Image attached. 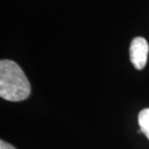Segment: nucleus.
Returning a JSON list of instances; mask_svg holds the SVG:
<instances>
[{"label":"nucleus","instance_id":"f257e3e1","mask_svg":"<svg viewBox=\"0 0 149 149\" xmlns=\"http://www.w3.org/2000/svg\"><path fill=\"white\" fill-rule=\"evenodd\" d=\"M30 83L16 62L0 61V97L11 102H20L30 95Z\"/></svg>","mask_w":149,"mask_h":149},{"label":"nucleus","instance_id":"7ed1b4c3","mask_svg":"<svg viewBox=\"0 0 149 149\" xmlns=\"http://www.w3.org/2000/svg\"><path fill=\"white\" fill-rule=\"evenodd\" d=\"M139 125L142 132L149 139V109H144L139 113Z\"/></svg>","mask_w":149,"mask_h":149},{"label":"nucleus","instance_id":"20e7f679","mask_svg":"<svg viewBox=\"0 0 149 149\" xmlns=\"http://www.w3.org/2000/svg\"><path fill=\"white\" fill-rule=\"evenodd\" d=\"M0 149H16V148L12 144H9L4 141H0Z\"/></svg>","mask_w":149,"mask_h":149},{"label":"nucleus","instance_id":"f03ea898","mask_svg":"<svg viewBox=\"0 0 149 149\" xmlns=\"http://www.w3.org/2000/svg\"><path fill=\"white\" fill-rule=\"evenodd\" d=\"M130 60L136 70H142L146 65L149 46L147 41L142 37L133 39L130 45Z\"/></svg>","mask_w":149,"mask_h":149}]
</instances>
